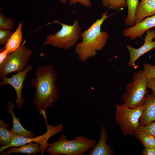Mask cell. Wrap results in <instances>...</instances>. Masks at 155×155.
<instances>
[{
	"label": "cell",
	"instance_id": "1",
	"mask_svg": "<svg viewBox=\"0 0 155 155\" xmlns=\"http://www.w3.org/2000/svg\"><path fill=\"white\" fill-rule=\"evenodd\" d=\"M57 73L53 65L41 66L36 69L35 78L30 82L35 90L33 102L36 109L44 117L46 109L57 101L59 90L56 84Z\"/></svg>",
	"mask_w": 155,
	"mask_h": 155
},
{
	"label": "cell",
	"instance_id": "2",
	"mask_svg": "<svg viewBox=\"0 0 155 155\" xmlns=\"http://www.w3.org/2000/svg\"><path fill=\"white\" fill-rule=\"evenodd\" d=\"M107 12L103 13L100 18L98 19L87 30L81 33L82 42L77 43L74 50L79 60L85 62L95 57L98 51L102 50L106 45L108 35L101 31V26L104 21L111 15Z\"/></svg>",
	"mask_w": 155,
	"mask_h": 155
},
{
	"label": "cell",
	"instance_id": "3",
	"mask_svg": "<svg viewBox=\"0 0 155 155\" xmlns=\"http://www.w3.org/2000/svg\"><path fill=\"white\" fill-rule=\"evenodd\" d=\"M96 143L94 140L85 135L78 136L72 140H67L65 134L62 133L57 141L50 144L45 152L51 155H82Z\"/></svg>",
	"mask_w": 155,
	"mask_h": 155
},
{
	"label": "cell",
	"instance_id": "4",
	"mask_svg": "<svg viewBox=\"0 0 155 155\" xmlns=\"http://www.w3.org/2000/svg\"><path fill=\"white\" fill-rule=\"evenodd\" d=\"M55 22L61 25V28L53 35L47 36L43 45H51L53 47L68 50L75 46L78 40L81 39V28L78 20H75L72 25L61 23L57 20Z\"/></svg>",
	"mask_w": 155,
	"mask_h": 155
},
{
	"label": "cell",
	"instance_id": "5",
	"mask_svg": "<svg viewBox=\"0 0 155 155\" xmlns=\"http://www.w3.org/2000/svg\"><path fill=\"white\" fill-rule=\"evenodd\" d=\"M115 120L122 130L124 137L132 136L136 132L140 125V120L143 111L142 104L134 108H130L124 103L115 105Z\"/></svg>",
	"mask_w": 155,
	"mask_h": 155
},
{
	"label": "cell",
	"instance_id": "6",
	"mask_svg": "<svg viewBox=\"0 0 155 155\" xmlns=\"http://www.w3.org/2000/svg\"><path fill=\"white\" fill-rule=\"evenodd\" d=\"M148 80L144 70H139L133 75L131 81L126 85V92L122 96L126 106L134 108L143 104Z\"/></svg>",
	"mask_w": 155,
	"mask_h": 155
},
{
	"label": "cell",
	"instance_id": "7",
	"mask_svg": "<svg viewBox=\"0 0 155 155\" xmlns=\"http://www.w3.org/2000/svg\"><path fill=\"white\" fill-rule=\"evenodd\" d=\"M24 40L19 48L8 54L3 62L0 64V78L2 79L13 72H17L24 70L32 55V51L26 47Z\"/></svg>",
	"mask_w": 155,
	"mask_h": 155
},
{
	"label": "cell",
	"instance_id": "8",
	"mask_svg": "<svg viewBox=\"0 0 155 155\" xmlns=\"http://www.w3.org/2000/svg\"><path fill=\"white\" fill-rule=\"evenodd\" d=\"M44 119L46 121L45 125L46 131L44 134L35 137L31 138L15 135L10 144L5 146H1L0 148V152L11 147H18L29 143L34 142L40 144L41 155H44L45 151L50 144L48 143L50 138L53 135L61 132L64 128L61 123H59L56 126L49 124L46 118Z\"/></svg>",
	"mask_w": 155,
	"mask_h": 155
},
{
	"label": "cell",
	"instance_id": "9",
	"mask_svg": "<svg viewBox=\"0 0 155 155\" xmlns=\"http://www.w3.org/2000/svg\"><path fill=\"white\" fill-rule=\"evenodd\" d=\"M32 69V65H28L23 71L12 75L10 78L4 77L0 82V86H5L8 84L14 88L17 95L15 102L20 109H22L24 102L22 95L23 83L27 73Z\"/></svg>",
	"mask_w": 155,
	"mask_h": 155
},
{
	"label": "cell",
	"instance_id": "10",
	"mask_svg": "<svg viewBox=\"0 0 155 155\" xmlns=\"http://www.w3.org/2000/svg\"><path fill=\"white\" fill-rule=\"evenodd\" d=\"M155 38V30L149 29L146 31V34L144 39V44L140 48L136 49L128 44L126 46L129 54L128 62L129 66L136 68L135 62L140 56L149 51L155 48V41L153 39Z\"/></svg>",
	"mask_w": 155,
	"mask_h": 155
},
{
	"label": "cell",
	"instance_id": "11",
	"mask_svg": "<svg viewBox=\"0 0 155 155\" xmlns=\"http://www.w3.org/2000/svg\"><path fill=\"white\" fill-rule=\"evenodd\" d=\"M155 27V15L147 17L139 23L124 29L123 34L131 40H135L138 37L142 38L143 34L148 30Z\"/></svg>",
	"mask_w": 155,
	"mask_h": 155
},
{
	"label": "cell",
	"instance_id": "12",
	"mask_svg": "<svg viewBox=\"0 0 155 155\" xmlns=\"http://www.w3.org/2000/svg\"><path fill=\"white\" fill-rule=\"evenodd\" d=\"M143 104V113L140 123L145 126L155 121V96L152 94H146Z\"/></svg>",
	"mask_w": 155,
	"mask_h": 155
},
{
	"label": "cell",
	"instance_id": "13",
	"mask_svg": "<svg viewBox=\"0 0 155 155\" xmlns=\"http://www.w3.org/2000/svg\"><path fill=\"white\" fill-rule=\"evenodd\" d=\"M108 137L105 124H104L100 130V136L97 144L92 148L88 155H113L114 150L109 144L106 143Z\"/></svg>",
	"mask_w": 155,
	"mask_h": 155
},
{
	"label": "cell",
	"instance_id": "14",
	"mask_svg": "<svg viewBox=\"0 0 155 155\" xmlns=\"http://www.w3.org/2000/svg\"><path fill=\"white\" fill-rule=\"evenodd\" d=\"M8 113L11 114L12 117L13 127L11 130L14 135L23 136L27 138H33L35 136V134L33 132L28 131L25 129L20 122V118H17L13 112L15 105L11 101H9L7 103Z\"/></svg>",
	"mask_w": 155,
	"mask_h": 155
},
{
	"label": "cell",
	"instance_id": "15",
	"mask_svg": "<svg viewBox=\"0 0 155 155\" xmlns=\"http://www.w3.org/2000/svg\"><path fill=\"white\" fill-rule=\"evenodd\" d=\"M155 14V0H142L135 13V24L146 17Z\"/></svg>",
	"mask_w": 155,
	"mask_h": 155
},
{
	"label": "cell",
	"instance_id": "16",
	"mask_svg": "<svg viewBox=\"0 0 155 155\" xmlns=\"http://www.w3.org/2000/svg\"><path fill=\"white\" fill-rule=\"evenodd\" d=\"M23 22H19L15 31L13 33L8 39L5 46L3 47L7 50L8 54H10L17 50L23 41L22 28Z\"/></svg>",
	"mask_w": 155,
	"mask_h": 155
},
{
	"label": "cell",
	"instance_id": "17",
	"mask_svg": "<svg viewBox=\"0 0 155 155\" xmlns=\"http://www.w3.org/2000/svg\"><path fill=\"white\" fill-rule=\"evenodd\" d=\"M6 151L0 152L1 155H10L13 153L27 154V155L36 154L41 152L40 144L37 143L30 142L18 147H11Z\"/></svg>",
	"mask_w": 155,
	"mask_h": 155
},
{
	"label": "cell",
	"instance_id": "18",
	"mask_svg": "<svg viewBox=\"0 0 155 155\" xmlns=\"http://www.w3.org/2000/svg\"><path fill=\"white\" fill-rule=\"evenodd\" d=\"M9 124L2 119L0 120V144L1 146H5L11 142L14 135L7 127Z\"/></svg>",
	"mask_w": 155,
	"mask_h": 155
},
{
	"label": "cell",
	"instance_id": "19",
	"mask_svg": "<svg viewBox=\"0 0 155 155\" xmlns=\"http://www.w3.org/2000/svg\"><path fill=\"white\" fill-rule=\"evenodd\" d=\"M125 0L126 2L128 9L125 24L132 26L135 25V13L137 8L139 4V0Z\"/></svg>",
	"mask_w": 155,
	"mask_h": 155
},
{
	"label": "cell",
	"instance_id": "20",
	"mask_svg": "<svg viewBox=\"0 0 155 155\" xmlns=\"http://www.w3.org/2000/svg\"><path fill=\"white\" fill-rule=\"evenodd\" d=\"M134 135L145 148L155 147V137L152 135L144 131H137Z\"/></svg>",
	"mask_w": 155,
	"mask_h": 155
},
{
	"label": "cell",
	"instance_id": "21",
	"mask_svg": "<svg viewBox=\"0 0 155 155\" xmlns=\"http://www.w3.org/2000/svg\"><path fill=\"white\" fill-rule=\"evenodd\" d=\"M102 6L107 9L116 10L127 7L125 0H101Z\"/></svg>",
	"mask_w": 155,
	"mask_h": 155
},
{
	"label": "cell",
	"instance_id": "22",
	"mask_svg": "<svg viewBox=\"0 0 155 155\" xmlns=\"http://www.w3.org/2000/svg\"><path fill=\"white\" fill-rule=\"evenodd\" d=\"M14 23L11 18L5 17L2 13L0 14V29L7 30L13 29Z\"/></svg>",
	"mask_w": 155,
	"mask_h": 155
},
{
	"label": "cell",
	"instance_id": "23",
	"mask_svg": "<svg viewBox=\"0 0 155 155\" xmlns=\"http://www.w3.org/2000/svg\"><path fill=\"white\" fill-rule=\"evenodd\" d=\"M137 131L145 132L155 137V122H151L145 126L140 124Z\"/></svg>",
	"mask_w": 155,
	"mask_h": 155
},
{
	"label": "cell",
	"instance_id": "24",
	"mask_svg": "<svg viewBox=\"0 0 155 155\" xmlns=\"http://www.w3.org/2000/svg\"><path fill=\"white\" fill-rule=\"evenodd\" d=\"M143 69L145 75L148 79L155 78V65L144 63L143 64Z\"/></svg>",
	"mask_w": 155,
	"mask_h": 155
},
{
	"label": "cell",
	"instance_id": "25",
	"mask_svg": "<svg viewBox=\"0 0 155 155\" xmlns=\"http://www.w3.org/2000/svg\"><path fill=\"white\" fill-rule=\"evenodd\" d=\"M10 30L0 29V45L5 44L12 34Z\"/></svg>",
	"mask_w": 155,
	"mask_h": 155
},
{
	"label": "cell",
	"instance_id": "26",
	"mask_svg": "<svg viewBox=\"0 0 155 155\" xmlns=\"http://www.w3.org/2000/svg\"><path fill=\"white\" fill-rule=\"evenodd\" d=\"M78 3L86 7H91L92 6L90 0H70L69 4L73 5Z\"/></svg>",
	"mask_w": 155,
	"mask_h": 155
},
{
	"label": "cell",
	"instance_id": "27",
	"mask_svg": "<svg viewBox=\"0 0 155 155\" xmlns=\"http://www.w3.org/2000/svg\"><path fill=\"white\" fill-rule=\"evenodd\" d=\"M147 88L152 90V94L155 96V78L148 79Z\"/></svg>",
	"mask_w": 155,
	"mask_h": 155
},
{
	"label": "cell",
	"instance_id": "28",
	"mask_svg": "<svg viewBox=\"0 0 155 155\" xmlns=\"http://www.w3.org/2000/svg\"><path fill=\"white\" fill-rule=\"evenodd\" d=\"M142 155H155V147L144 148Z\"/></svg>",
	"mask_w": 155,
	"mask_h": 155
},
{
	"label": "cell",
	"instance_id": "29",
	"mask_svg": "<svg viewBox=\"0 0 155 155\" xmlns=\"http://www.w3.org/2000/svg\"><path fill=\"white\" fill-rule=\"evenodd\" d=\"M0 64H1L6 59L8 55V52L7 49L3 48H0Z\"/></svg>",
	"mask_w": 155,
	"mask_h": 155
},
{
	"label": "cell",
	"instance_id": "30",
	"mask_svg": "<svg viewBox=\"0 0 155 155\" xmlns=\"http://www.w3.org/2000/svg\"><path fill=\"white\" fill-rule=\"evenodd\" d=\"M61 3L63 4H66L68 1H69L70 0H58Z\"/></svg>",
	"mask_w": 155,
	"mask_h": 155
}]
</instances>
